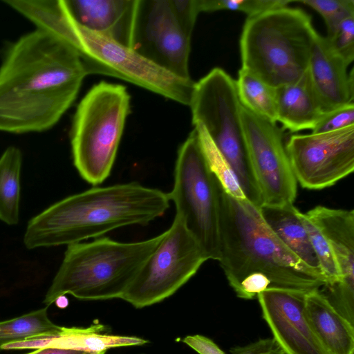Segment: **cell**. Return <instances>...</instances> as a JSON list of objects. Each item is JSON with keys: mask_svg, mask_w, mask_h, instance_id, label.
I'll use <instances>...</instances> for the list:
<instances>
[{"mask_svg": "<svg viewBox=\"0 0 354 354\" xmlns=\"http://www.w3.org/2000/svg\"><path fill=\"white\" fill-rule=\"evenodd\" d=\"M162 236L131 243L100 236L67 245L44 304L48 307L66 295L83 301L121 299Z\"/></svg>", "mask_w": 354, "mask_h": 354, "instance_id": "277c9868", "label": "cell"}, {"mask_svg": "<svg viewBox=\"0 0 354 354\" xmlns=\"http://www.w3.org/2000/svg\"><path fill=\"white\" fill-rule=\"evenodd\" d=\"M170 206L167 193L131 182L94 187L49 206L28 223V249L71 245L117 228L145 225Z\"/></svg>", "mask_w": 354, "mask_h": 354, "instance_id": "3957f363", "label": "cell"}, {"mask_svg": "<svg viewBox=\"0 0 354 354\" xmlns=\"http://www.w3.org/2000/svg\"><path fill=\"white\" fill-rule=\"evenodd\" d=\"M231 354H286L278 342L273 338L261 339L244 346L230 350Z\"/></svg>", "mask_w": 354, "mask_h": 354, "instance_id": "1f68e13d", "label": "cell"}, {"mask_svg": "<svg viewBox=\"0 0 354 354\" xmlns=\"http://www.w3.org/2000/svg\"><path fill=\"white\" fill-rule=\"evenodd\" d=\"M286 149L297 182L303 188L330 187L354 170V126L328 133L292 135Z\"/></svg>", "mask_w": 354, "mask_h": 354, "instance_id": "7c38bea8", "label": "cell"}, {"mask_svg": "<svg viewBox=\"0 0 354 354\" xmlns=\"http://www.w3.org/2000/svg\"><path fill=\"white\" fill-rule=\"evenodd\" d=\"M354 126V102L324 113L312 130L313 133L335 131Z\"/></svg>", "mask_w": 354, "mask_h": 354, "instance_id": "f546056e", "label": "cell"}, {"mask_svg": "<svg viewBox=\"0 0 354 354\" xmlns=\"http://www.w3.org/2000/svg\"><path fill=\"white\" fill-rule=\"evenodd\" d=\"M174 16L183 32L189 38L200 13L197 0H169Z\"/></svg>", "mask_w": 354, "mask_h": 354, "instance_id": "4dcf8cb0", "label": "cell"}, {"mask_svg": "<svg viewBox=\"0 0 354 354\" xmlns=\"http://www.w3.org/2000/svg\"><path fill=\"white\" fill-rule=\"evenodd\" d=\"M259 210L266 225L286 248L306 265L320 271L318 260L301 218V212L293 203L263 204L259 207Z\"/></svg>", "mask_w": 354, "mask_h": 354, "instance_id": "44dd1931", "label": "cell"}, {"mask_svg": "<svg viewBox=\"0 0 354 354\" xmlns=\"http://www.w3.org/2000/svg\"><path fill=\"white\" fill-rule=\"evenodd\" d=\"M326 37L333 51L349 66L354 59V15L344 19Z\"/></svg>", "mask_w": 354, "mask_h": 354, "instance_id": "f1b7e54d", "label": "cell"}, {"mask_svg": "<svg viewBox=\"0 0 354 354\" xmlns=\"http://www.w3.org/2000/svg\"><path fill=\"white\" fill-rule=\"evenodd\" d=\"M129 106L125 86L101 81L77 107L71 132L73 164L80 176L94 186L111 174Z\"/></svg>", "mask_w": 354, "mask_h": 354, "instance_id": "8992f818", "label": "cell"}, {"mask_svg": "<svg viewBox=\"0 0 354 354\" xmlns=\"http://www.w3.org/2000/svg\"><path fill=\"white\" fill-rule=\"evenodd\" d=\"M82 27L130 48L137 0H64Z\"/></svg>", "mask_w": 354, "mask_h": 354, "instance_id": "2e32d148", "label": "cell"}, {"mask_svg": "<svg viewBox=\"0 0 354 354\" xmlns=\"http://www.w3.org/2000/svg\"><path fill=\"white\" fill-rule=\"evenodd\" d=\"M354 354V353H353Z\"/></svg>", "mask_w": 354, "mask_h": 354, "instance_id": "e575fe53", "label": "cell"}, {"mask_svg": "<svg viewBox=\"0 0 354 354\" xmlns=\"http://www.w3.org/2000/svg\"><path fill=\"white\" fill-rule=\"evenodd\" d=\"M207 260L198 242L176 214L121 299L136 308L159 303L185 285Z\"/></svg>", "mask_w": 354, "mask_h": 354, "instance_id": "30bf717a", "label": "cell"}, {"mask_svg": "<svg viewBox=\"0 0 354 354\" xmlns=\"http://www.w3.org/2000/svg\"><path fill=\"white\" fill-rule=\"evenodd\" d=\"M105 353H92L84 351L68 350V349H60V348H40L34 351L33 352L27 354H104Z\"/></svg>", "mask_w": 354, "mask_h": 354, "instance_id": "836d02e7", "label": "cell"}, {"mask_svg": "<svg viewBox=\"0 0 354 354\" xmlns=\"http://www.w3.org/2000/svg\"><path fill=\"white\" fill-rule=\"evenodd\" d=\"M21 165L22 153L16 147H8L0 157V221L9 225L19 219Z\"/></svg>", "mask_w": 354, "mask_h": 354, "instance_id": "7402d4cb", "label": "cell"}, {"mask_svg": "<svg viewBox=\"0 0 354 354\" xmlns=\"http://www.w3.org/2000/svg\"><path fill=\"white\" fill-rule=\"evenodd\" d=\"M100 324L88 327L62 326L60 333L53 336H38L3 345L1 350L60 348L92 353H105L113 348L142 346L148 341L135 336L111 335Z\"/></svg>", "mask_w": 354, "mask_h": 354, "instance_id": "e0dca14e", "label": "cell"}, {"mask_svg": "<svg viewBox=\"0 0 354 354\" xmlns=\"http://www.w3.org/2000/svg\"><path fill=\"white\" fill-rule=\"evenodd\" d=\"M317 35L300 8L287 6L249 17L240 37L241 68L276 88L295 83L308 71Z\"/></svg>", "mask_w": 354, "mask_h": 354, "instance_id": "5b68a950", "label": "cell"}, {"mask_svg": "<svg viewBox=\"0 0 354 354\" xmlns=\"http://www.w3.org/2000/svg\"><path fill=\"white\" fill-rule=\"evenodd\" d=\"M301 218L307 231L311 245L319 262L324 284H331L340 281V273L331 249L318 227L301 212Z\"/></svg>", "mask_w": 354, "mask_h": 354, "instance_id": "484cf974", "label": "cell"}, {"mask_svg": "<svg viewBox=\"0 0 354 354\" xmlns=\"http://www.w3.org/2000/svg\"><path fill=\"white\" fill-rule=\"evenodd\" d=\"M194 127L207 162L223 188L235 198H245L230 167L214 145L205 129L200 124H196Z\"/></svg>", "mask_w": 354, "mask_h": 354, "instance_id": "d4e9b609", "label": "cell"}, {"mask_svg": "<svg viewBox=\"0 0 354 354\" xmlns=\"http://www.w3.org/2000/svg\"><path fill=\"white\" fill-rule=\"evenodd\" d=\"M330 47L326 37L318 34L309 59L308 75L324 113L353 103V70Z\"/></svg>", "mask_w": 354, "mask_h": 354, "instance_id": "9a60e30c", "label": "cell"}, {"mask_svg": "<svg viewBox=\"0 0 354 354\" xmlns=\"http://www.w3.org/2000/svg\"><path fill=\"white\" fill-rule=\"evenodd\" d=\"M87 75L77 52L36 28L10 45L0 66V131L42 132L54 127Z\"/></svg>", "mask_w": 354, "mask_h": 354, "instance_id": "6da1fadb", "label": "cell"}, {"mask_svg": "<svg viewBox=\"0 0 354 354\" xmlns=\"http://www.w3.org/2000/svg\"><path fill=\"white\" fill-rule=\"evenodd\" d=\"M324 114L307 72L299 81L277 88V122L284 129L313 130Z\"/></svg>", "mask_w": 354, "mask_h": 354, "instance_id": "ffe728a7", "label": "cell"}, {"mask_svg": "<svg viewBox=\"0 0 354 354\" xmlns=\"http://www.w3.org/2000/svg\"><path fill=\"white\" fill-rule=\"evenodd\" d=\"M305 214L327 241L340 273V281L354 288V210L318 205Z\"/></svg>", "mask_w": 354, "mask_h": 354, "instance_id": "ac0fdd59", "label": "cell"}, {"mask_svg": "<svg viewBox=\"0 0 354 354\" xmlns=\"http://www.w3.org/2000/svg\"><path fill=\"white\" fill-rule=\"evenodd\" d=\"M71 19L72 32L67 44L79 54L86 75L120 78L189 106L195 83L192 79L175 76L131 48L90 31Z\"/></svg>", "mask_w": 354, "mask_h": 354, "instance_id": "9c48e42d", "label": "cell"}, {"mask_svg": "<svg viewBox=\"0 0 354 354\" xmlns=\"http://www.w3.org/2000/svg\"><path fill=\"white\" fill-rule=\"evenodd\" d=\"M47 309L46 306L18 317L0 322V350L3 345L10 343L59 334L62 326L51 322Z\"/></svg>", "mask_w": 354, "mask_h": 354, "instance_id": "cb8c5ba5", "label": "cell"}, {"mask_svg": "<svg viewBox=\"0 0 354 354\" xmlns=\"http://www.w3.org/2000/svg\"><path fill=\"white\" fill-rule=\"evenodd\" d=\"M240 116L250 166L263 205L293 203L297 182L286 149L282 129L277 123L243 106Z\"/></svg>", "mask_w": 354, "mask_h": 354, "instance_id": "8fae6325", "label": "cell"}, {"mask_svg": "<svg viewBox=\"0 0 354 354\" xmlns=\"http://www.w3.org/2000/svg\"><path fill=\"white\" fill-rule=\"evenodd\" d=\"M194 125H201L236 177L245 198L263 205L244 139L235 80L221 68L194 83L189 104Z\"/></svg>", "mask_w": 354, "mask_h": 354, "instance_id": "52a82bcc", "label": "cell"}, {"mask_svg": "<svg viewBox=\"0 0 354 354\" xmlns=\"http://www.w3.org/2000/svg\"><path fill=\"white\" fill-rule=\"evenodd\" d=\"M182 341L199 354H225L212 339L203 335H187Z\"/></svg>", "mask_w": 354, "mask_h": 354, "instance_id": "d6a6232c", "label": "cell"}, {"mask_svg": "<svg viewBox=\"0 0 354 354\" xmlns=\"http://www.w3.org/2000/svg\"><path fill=\"white\" fill-rule=\"evenodd\" d=\"M306 294L268 289L257 296L263 317L286 354H327L305 315Z\"/></svg>", "mask_w": 354, "mask_h": 354, "instance_id": "5bb4252c", "label": "cell"}, {"mask_svg": "<svg viewBox=\"0 0 354 354\" xmlns=\"http://www.w3.org/2000/svg\"><path fill=\"white\" fill-rule=\"evenodd\" d=\"M191 38L181 30L169 0H137L130 48L183 79H191Z\"/></svg>", "mask_w": 354, "mask_h": 354, "instance_id": "4fadbf2b", "label": "cell"}, {"mask_svg": "<svg viewBox=\"0 0 354 354\" xmlns=\"http://www.w3.org/2000/svg\"><path fill=\"white\" fill-rule=\"evenodd\" d=\"M235 82L242 106L252 113L277 123V88L241 68Z\"/></svg>", "mask_w": 354, "mask_h": 354, "instance_id": "603a6c76", "label": "cell"}, {"mask_svg": "<svg viewBox=\"0 0 354 354\" xmlns=\"http://www.w3.org/2000/svg\"><path fill=\"white\" fill-rule=\"evenodd\" d=\"M304 312L327 354L354 353V326L337 312L318 290L306 295Z\"/></svg>", "mask_w": 354, "mask_h": 354, "instance_id": "d6986e66", "label": "cell"}, {"mask_svg": "<svg viewBox=\"0 0 354 354\" xmlns=\"http://www.w3.org/2000/svg\"><path fill=\"white\" fill-rule=\"evenodd\" d=\"M295 2L310 7L323 17L327 29L326 37H330L344 19L354 15L353 0H302Z\"/></svg>", "mask_w": 354, "mask_h": 354, "instance_id": "83f0119b", "label": "cell"}, {"mask_svg": "<svg viewBox=\"0 0 354 354\" xmlns=\"http://www.w3.org/2000/svg\"><path fill=\"white\" fill-rule=\"evenodd\" d=\"M199 12L227 10L245 13L248 17L274 8L287 6L290 0H197Z\"/></svg>", "mask_w": 354, "mask_h": 354, "instance_id": "4316f807", "label": "cell"}, {"mask_svg": "<svg viewBox=\"0 0 354 354\" xmlns=\"http://www.w3.org/2000/svg\"><path fill=\"white\" fill-rule=\"evenodd\" d=\"M220 187L194 129L178 149L174 185L167 195L207 259L217 261L221 257Z\"/></svg>", "mask_w": 354, "mask_h": 354, "instance_id": "ba28073f", "label": "cell"}, {"mask_svg": "<svg viewBox=\"0 0 354 354\" xmlns=\"http://www.w3.org/2000/svg\"><path fill=\"white\" fill-rule=\"evenodd\" d=\"M219 263L236 296L252 299L268 289L308 293L325 279L279 239L263 221L259 207L220 187Z\"/></svg>", "mask_w": 354, "mask_h": 354, "instance_id": "7a4b0ae2", "label": "cell"}]
</instances>
